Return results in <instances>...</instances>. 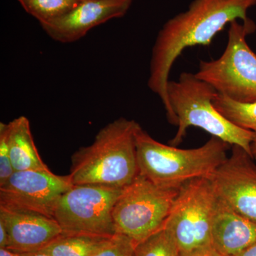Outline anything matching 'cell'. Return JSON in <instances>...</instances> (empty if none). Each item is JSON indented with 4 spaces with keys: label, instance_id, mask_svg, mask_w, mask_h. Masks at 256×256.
<instances>
[{
    "label": "cell",
    "instance_id": "ffe728a7",
    "mask_svg": "<svg viewBox=\"0 0 256 256\" xmlns=\"http://www.w3.org/2000/svg\"><path fill=\"white\" fill-rule=\"evenodd\" d=\"M9 130V124H0V186L14 172L10 158Z\"/></svg>",
    "mask_w": 256,
    "mask_h": 256
},
{
    "label": "cell",
    "instance_id": "2e32d148",
    "mask_svg": "<svg viewBox=\"0 0 256 256\" xmlns=\"http://www.w3.org/2000/svg\"><path fill=\"white\" fill-rule=\"evenodd\" d=\"M214 106L220 114L238 127L254 133L252 143V159L256 161V102L240 104L217 94Z\"/></svg>",
    "mask_w": 256,
    "mask_h": 256
},
{
    "label": "cell",
    "instance_id": "ba28073f",
    "mask_svg": "<svg viewBox=\"0 0 256 256\" xmlns=\"http://www.w3.org/2000/svg\"><path fill=\"white\" fill-rule=\"evenodd\" d=\"M124 190L101 185L73 184L60 197L54 214L62 234L114 235L112 210Z\"/></svg>",
    "mask_w": 256,
    "mask_h": 256
},
{
    "label": "cell",
    "instance_id": "52a82bcc",
    "mask_svg": "<svg viewBox=\"0 0 256 256\" xmlns=\"http://www.w3.org/2000/svg\"><path fill=\"white\" fill-rule=\"evenodd\" d=\"M218 196L210 178L185 184L164 226L180 254L212 246V228Z\"/></svg>",
    "mask_w": 256,
    "mask_h": 256
},
{
    "label": "cell",
    "instance_id": "277c9868",
    "mask_svg": "<svg viewBox=\"0 0 256 256\" xmlns=\"http://www.w3.org/2000/svg\"><path fill=\"white\" fill-rule=\"evenodd\" d=\"M166 94L178 122L170 146H180L188 128L196 127L230 146H240L252 158L254 133L234 124L216 109L213 101L218 92L208 82L197 78L195 74L183 72L178 80H169Z\"/></svg>",
    "mask_w": 256,
    "mask_h": 256
},
{
    "label": "cell",
    "instance_id": "7a4b0ae2",
    "mask_svg": "<svg viewBox=\"0 0 256 256\" xmlns=\"http://www.w3.org/2000/svg\"><path fill=\"white\" fill-rule=\"evenodd\" d=\"M140 126L126 118L104 126L92 144L72 156L68 176L72 184L114 188L130 184L139 174L136 132Z\"/></svg>",
    "mask_w": 256,
    "mask_h": 256
},
{
    "label": "cell",
    "instance_id": "603a6c76",
    "mask_svg": "<svg viewBox=\"0 0 256 256\" xmlns=\"http://www.w3.org/2000/svg\"><path fill=\"white\" fill-rule=\"evenodd\" d=\"M234 256H256V242L237 255Z\"/></svg>",
    "mask_w": 256,
    "mask_h": 256
},
{
    "label": "cell",
    "instance_id": "9a60e30c",
    "mask_svg": "<svg viewBox=\"0 0 256 256\" xmlns=\"http://www.w3.org/2000/svg\"><path fill=\"white\" fill-rule=\"evenodd\" d=\"M112 236L62 234L40 252L52 256H92Z\"/></svg>",
    "mask_w": 256,
    "mask_h": 256
},
{
    "label": "cell",
    "instance_id": "d4e9b609",
    "mask_svg": "<svg viewBox=\"0 0 256 256\" xmlns=\"http://www.w3.org/2000/svg\"><path fill=\"white\" fill-rule=\"evenodd\" d=\"M20 256H52L48 255V254H45V252H22L20 254Z\"/></svg>",
    "mask_w": 256,
    "mask_h": 256
},
{
    "label": "cell",
    "instance_id": "3957f363",
    "mask_svg": "<svg viewBox=\"0 0 256 256\" xmlns=\"http://www.w3.org/2000/svg\"><path fill=\"white\" fill-rule=\"evenodd\" d=\"M230 146L212 137L200 148L180 149L158 142L140 126L136 132L139 174L160 188L180 190L194 178H210L228 158Z\"/></svg>",
    "mask_w": 256,
    "mask_h": 256
},
{
    "label": "cell",
    "instance_id": "6da1fadb",
    "mask_svg": "<svg viewBox=\"0 0 256 256\" xmlns=\"http://www.w3.org/2000/svg\"><path fill=\"white\" fill-rule=\"evenodd\" d=\"M256 0H194L188 10L163 25L152 48L148 86L161 99L170 124L178 126L166 94L173 65L184 50L210 46L216 35L235 20H249Z\"/></svg>",
    "mask_w": 256,
    "mask_h": 256
},
{
    "label": "cell",
    "instance_id": "7402d4cb",
    "mask_svg": "<svg viewBox=\"0 0 256 256\" xmlns=\"http://www.w3.org/2000/svg\"><path fill=\"white\" fill-rule=\"evenodd\" d=\"M9 244L10 236L8 229L4 224L0 220V248H8Z\"/></svg>",
    "mask_w": 256,
    "mask_h": 256
},
{
    "label": "cell",
    "instance_id": "e0dca14e",
    "mask_svg": "<svg viewBox=\"0 0 256 256\" xmlns=\"http://www.w3.org/2000/svg\"><path fill=\"white\" fill-rule=\"evenodd\" d=\"M24 10L40 24L50 23L68 14L84 0H18Z\"/></svg>",
    "mask_w": 256,
    "mask_h": 256
},
{
    "label": "cell",
    "instance_id": "9c48e42d",
    "mask_svg": "<svg viewBox=\"0 0 256 256\" xmlns=\"http://www.w3.org/2000/svg\"><path fill=\"white\" fill-rule=\"evenodd\" d=\"M72 186L68 174L60 176L50 170L14 172L0 186V207L54 218L60 197Z\"/></svg>",
    "mask_w": 256,
    "mask_h": 256
},
{
    "label": "cell",
    "instance_id": "44dd1931",
    "mask_svg": "<svg viewBox=\"0 0 256 256\" xmlns=\"http://www.w3.org/2000/svg\"><path fill=\"white\" fill-rule=\"evenodd\" d=\"M181 256H223L214 248L212 246L201 248L188 254H181Z\"/></svg>",
    "mask_w": 256,
    "mask_h": 256
},
{
    "label": "cell",
    "instance_id": "8992f818",
    "mask_svg": "<svg viewBox=\"0 0 256 256\" xmlns=\"http://www.w3.org/2000/svg\"><path fill=\"white\" fill-rule=\"evenodd\" d=\"M178 190L160 188L138 174L114 204L112 220L116 234L137 245L159 232L164 228Z\"/></svg>",
    "mask_w": 256,
    "mask_h": 256
},
{
    "label": "cell",
    "instance_id": "4fadbf2b",
    "mask_svg": "<svg viewBox=\"0 0 256 256\" xmlns=\"http://www.w3.org/2000/svg\"><path fill=\"white\" fill-rule=\"evenodd\" d=\"M256 242V223L218 198L212 228V246L223 256H234Z\"/></svg>",
    "mask_w": 256,
    "mask_h": 256
},
{
    "label": "cell",
    "instance_id": "cb8c5ba5",
    "mask_svg": "<svg viewBox=\"0 0 256 256\" xmlns=\"http://www.w3.org/2000/svg\"><path fill=\"white\" fill-rule=\"evenodd\" d=\"M0 256H20V254L9 248H0Z\"/></svg>",
    "mask_w": 256,
    "mask_h": 256
},
{
    "label": "cell",
    "instance_id": "7c38bea8",
    "mask_svg": "<svg viewBox=\"0 0 256 256\" xmlns=\"http://www.w3.org/2000/svg\"><path fill=\"white\" fill-rule=\"evenodd\" d=\"M0 220L9 233L8 248L18 254L40 252L63 234L54 218L33 212L0 207Z\"/></svg>",
    "mask_w": 256,
    "mask_h": 256
},
{
    "label": "cell",
    "instance_id": "5bb4252c",
    "mask_svg": "<svg viewBox=\"0 0 256 256\" xmlns=\"http://www.w3.org/2000/svg\"><path fill=\"white\" fill-rule=\"evenodd\" d=\"M10 158L14 172L50 170L35 146L30 120L20 116L9 122Z\"/></svg>",
    "mask_w": 256,
    "mask_h": 256
},
{
    "label": "cell",
    "instance_id": "ac0fdd59",
    "mask_svg": "<svg viewBox=\"0 0 256 256\" xmlns=\"http://www.w3.org/2000/svg\"><path fill=\"white\" fill-rule=\"evenodd\" d=\"M133 256H181L180 250L164 228L137 244Z\"/></svg>",
    "mask_w": 256,
    "mask_h": 256
},
{
    "label": "cell",
    "instance_id": "d6986e66",
    "mask_svg": "<svg viewBox=\"0 0 256 256\" xmlns=\"http://www.w3.org/2000/svg\"><path fill=\"white\" fill-rule=\"evenodd\" d=\"M136 246L130 238L116 234L92 256H133Z\"/></svg>",
    "mask_w": 256,
    "mask_h": 256
},
{
    "label": "cell",
    "instance_id": "30bf717a",
    "mask_svg": "<svg viewBox=\"0 0 256 256\" xmlns=\"http://www.w3.org/2000/svg\"><path fill=\"white\" fill-rule=\"evenodd\" d=\"M210 176L218 198L237 214L256 223V164L240 146Z\"/></svg>",
    "mask_w": 256,
    "mask_h": 256
},
{
    "label": "cell",
    "instance_id": "5b68a950",
    "mask_svg": "<svg viewBox=\"0 0 256 256\" xmlns=\"http://www.w3.org/2000/svg\"><path fill=\"white\" fill-rule=\"evenodd\" d=\"M252 20L229 24L228 42L216 60H201L197 78L208 82L218 94L240 104L256 102V54L246 37L255 32Z\"/></svg>",
    "mask_w": 256,
    "mask_h": 256
},
{
    "label": "cell",
    "instance_id": "8fae6325",
    "mask_svg": "<svg viewBox=\"0 0 256 256\" xmlns=\"http://www.w3.org/2000/svg\"><path fill=\"white\" fill-rule=\"evenodd\" d=\"M133 0H84L68 14L42 24L52 40L60 43L78 41L92 28L127 13Z\"/></svg>",
    "mask_w": 256,
    "mask_h": 256
}]
</instances>
